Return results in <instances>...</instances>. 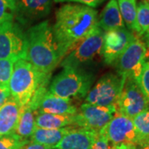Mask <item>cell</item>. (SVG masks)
<instances>
[{"label":"cell","instance_id":"cell-1","mask_svg":"<svg viewBox=\"0 0 149 149\" xmlns=\"http://www.w3.org/2000/svg\"><path fill=\"white\" fill-rule=\"evenodd\" d=\"M98 25L97 11L87 6L67 3L56 13L52 28L61 60Z\"/></svg>","mask_w":149,"mask_h":149},{"label":"cell","instance_id":"cell-2","mask_svg":"<svg viewBox=\"0 0 149 149\" xmlns=\"http://www.w3.org/2000/svg\"><path fill=\"white\" fill-rule=\"evenodd\" d=\"M26 35V55L28 62L46 75H50L61 58L52 28L47 21L30 27Z\"/></svg>","mask_w":149,"mask_h":149},{"label":"cell","instance_id":"cell-3","mask_svg":"<svg viewBox=\"0 0 149 149\" xmlns=\"http://www.w3.org/2000/svg\"><path fill=\"white\" fill-rule=\"evenodd\" d=\"M48 78L26 59H19L14 62L8 84L10 96L20 106H24L31 101L37 90L47 82Z\"/></svg>","mask_w":149,"mask_h":149},{"label":"cell","instance_id":"cell-4","mask_svg":"<svg viewBox=\"0 0 149 149\" xmlns=\"http://www.w3.org/2000/svg\"><path fill=\"white\" fill-rule=\"evenodd\" d=\"M93 78L79 68H64L52 81L49 92L65 99L81 98L91 90Z\"/></svg>","mask_w":149,"mask_h":149},{"label":"cell","instance_id":"cell-5","mask_svg":"<svg viewBox=\"0 0 149 149\" xmlns=\"http://www.w3.org/2000/svg\"><path fill=\"white\" fill-rule=\"evenodd\" d=\"M104 31L98 25L78 42L60 62L63 68H79L80 65L102 56Z\"/></svg>","mask_w":149,"mask_h":149},{"label":"cell","instance_id":"cell-6","mask_svg":"<svg viewBox=\"0 0 149 149\" xmlns=\"http://www.w3.org/2000/svg\"><path fill=\"white\" fill-rule=\"evenodd\" d=\"M125 76L109 73L104 75L85 96L87 104L103 107L115 106Z\"/></svg>","mask_w":149,"mask_h":149},{"label":"cell","instance_id":"cell-7","mask_svg":"<svg viewBox=\"0 0 149 149\" xmlns=\"http://www.w3.org/2000/svg\"><path fill=\"white\" fill-rule=\"evenodd\" d=\"M117 113L133 118L149 108V102L139 83L132 77L125 76L120 95L116 102Z\"/></svg>","mask_w":149,"mask_h":149},{"label":"cell","instance_id":"cell-8","mask_svg":"<svg viewBox=\"0 0 149 149\" xmlns=\"http://www.w3.org/2000/svg\"><path fill=\"white\" fill-rule=\"evenodd\" d=\"M26 35L13 21L0 25V59H25Z\"/></svg>","mask_w":149,"mask_h":149},{"label":"cell","instance_id":"cell-9","mask_svg":"<svg viewBox=\"0 0 149 149\" xmlns=\"http://www.w3.org/2000/svg\"><path fill=\"white\" fill-rule=\"evenodd\" d=\"M148 48L143 41L137 35L129 43L115 62L118 74L132 77L138 82L146 61Z\"/></svg>","mask_w":149,"mask_h":149},{"label":"cell","instance_id":"cell-10","mask_svg":"<svg viewBox=\"0 0 149 149\" xmlns=\"http://www.w3.org/2000/svg\"><path fill=\"white\" fill-rule=\"evenodd\" d=\"M99 133L104 135L113 148L132 145L139 146V138L132 118L117 112Z\"/></svg>","mask_w":149,"mask_h":149},{"label":"cell","instance_id":"cell-11","mask_svg":"<svg viewBox=\"0 0 149 149\" xmlns=\"http://www.w3.org/2000/svg\"><path fill=\"white\" fill-rule=\"evenodd\" d=\"M116 106L103 107L85 103L74 115V124L100 133L114 116Z\"/></svg>","mask_w":149,"mask_h":149},{"label":"cell","instance_id":"cell-12","mask_svg":"<svg viewBox=\"0 0 149 149\" xmlns=\"http://www.w3.org/2000/svg\"><path fill=\"white\" fill-rule=\"evenodd\" d=\"M134 37L135 34L126 27L104 32L102 56L104 62L108 65L114 64Z\"/></svg>","mask_w":149,"mask_h":149},{"label":"cell","instance_id":"cell-13","mask_svg":"<svg viewBox=\"0 0 149 149\" xmlns=\"http://www.w3.org/2000/svg\"><path fill=\"white\" fill-rule=\"evenodd\" d=\"M53 0H17L15 17L22 22L28 23L47 16Z\"/></svg>","mask_w":149,"mask_h":149},{"label":"cell","instance_id":"cell-14","mask_svg":"<svg viewBox=\"0 0 149 149\" xmlns=\"http://www.w3.org/2000/svg\"><path fill=\"white\" fill-rule=\"evenodd\" d=\"M76 112L77 108L71 100L54 95L49 91L42 96L37 106V113L74 116Z\"/></svg>","mask_w":149,"mask_h":149},{"label":"cell","instance_id":"cell-15","mask_svg":"<svg viewBox=\"0 0 149 149\" xmlns=\"http://www.w3.org/2000/svg\"><path fill=\"white\" fill-rule=\"evenodd\" d=\"M99 133L85 128H72L54 149H91Z\"/></svg>","mask_w":149,"mask_h":149},{"label":"cell","instance_id":"cell-16","mask_svg":"<svg viewBox=\"0 0 149 149\" xmlns=\"http://www.w3.org/2000/svg\"><path fill=\"white\" fill-rule=\"evenodd\" d=\"M21 106L12 97L0 108V136L14 133Z\"/></svg>","mask_w":149,"mask_h":149},{"label":"cell","instance_id":"cell-17","mask_svg":"<svg viewBox=\"0 0 149 149\" xmlns=\"http://www.w3.org/2000/svg\"><path fill=\"white\" fill-rule=\"evenodd\" d=\"M98 26L104 32L125 27L117 0H109L107 3L98 20Z\"/></svg>","mask_w":149,"mask_h":149},{"label":"cell","instance_id":"cell-18","mask_svg":"<svg viewBox=\"0 0 149 149\" xmlns=\"http://www.w3.org/2000/svg\"><path fill=\"white\" fill-rule=\"evenodd\" d=\"M37 114V110L34 109L29 104L21 107L18 121L13 133L23 140H27L31 138L36 128L35 121Z\"/></svg>","mask_w":149,"mask_h":149},{"label":"cell","instance_id":"cell-19","mask_svg":"<svg viewBox=\"0 0 149 149\" xmlns=\"http://www.w3.org/2000/svg\"><path fill=\"white\" fill-rule=\"evenodd\" d=\"M71 129H72L71 127H65L57 129L35 128L30 138L31 139L30 141L33 143L46 145L53 148Z\"/></svg>","mask_w":149,"mask_h":149},{"label":"cell","instance_id":"cell-20","mask_svg":"<svg viewBox=\"0 0 149 149\" xmlns=\"http://www.w3.org/2000/svg\"><path fill=\"white\" fill-rule=\"evenodd\" d=\"M35 124L36 128H62L74 124V116L52 114L47 113H37Z\"/></svg>","mask_w":149,"mask_h":149},{"label":"cell","instance_id":"cell-21","mask_svg":"<svg viewBox=\"0 0 149 149\" xmlns=\"http://www.w3.org/2000/svg\"><path fill=\"white\" fill-rule=\"evenodd\" d=\"M135 35L145 44L149 40V3L148 0H137Z\"/></svg>","mask_w":149,"mask_h":149},{"label":"cell","instance_id":"cell-22","mask_svg":"<svg viewBox=\"0 0 149 149\" xmlns=\"http://www.w3.org/2000/svg\"><path fill=\"white\" fill-rule=\"evenodd\" d=\"M123 22L127 29L131 32H135L136 15H137V0H117Z\"/></svg>","mask_w":149,"mask_h":149},{"label":"cell","instance_id":"cell-23","mask_svg":"<svg viewBox=\"0 0 149 149\" xmlns=\"http://www.w3.org/2000/svg\"><path fill=\"white\" fill-rule=\"evenodd\" d=\"M132 120L139 138V147H142L149 139V108L139 113Z\"/></svg>","mask_w":149,"mask_h":149},{"label":"cell","instance_id":"cell-24","mask_svg":"<svg viewBox=\"0 0 149 149\" xmlns=\"http://www.w3.org/2000/svg\"><path fill=\"white\" fill-rule=\"evenodd\" d=\"M17 8V0H0V25L13 21Z\"/></svg>","mask_w":149,"mask_h":149},{"label":"cell","instance_id":"cell-25","mask_svg":"<svg viewBox=\"0 0 149 149\" xmlns=\"http://www.w3.org/2000/svg\"><path fill=\"white\" fill-rule=\"evenodd\" d=\"M15 61L0 59V86L8 87Z\"/></svg>","mask_w":149,"mask_h":149},{"label":"cell","instance_id":"cell-26","mask_svg":"<svg viewBox=\"0 0 149 149\" xmlns=\"http://www.w3.org/2000/svg\"><path fill=\"white\" fill-rule=\"evenodd\" d=\"M17 137L14 133L0 136V149H20L27 142Z\"/></svg>","mask_w":149,"mask_h":149},{"label":"cell","instance_id":"cell-27","mask_svg":"<svg viewBox=\"0 0 149 149\" xmlns=\"http://www.w3.org/2000/svg\"><path fill=\"white\" fill-rule=\"evenodd\" d=\"M138 83L143 95L149 102V61L144 62Z\"/></svg>","mask_w":149,"mask_h":149},{"label":"cell","instance_id":"cell-28","mask_svg":"<svg viewBox=\"0 0 149 149\" xmlns=\"http://www.w3.org/2000/svg\"><path fill=\"white\" fill-rule=\"evenodd\" d=\"M55 3H65V2H69V3H77L79 4L87 6L90 8H96L100 4H101L105 0H53Z\"/></svg>","mask_w":149,"mask_h":149},{"label":"cell","instance_id":"cell-29","mask_svg":"<svg viewBox=\"0 0 149 149\" xmlns=\"http://www.w3.org/2000/svg\"><path fill=\"white\" fill-rule=\"evenodd\" d=\"M91 149H112V147L108 139L104 135L99 133Z\"/></svg>","mask_w":149,"mask_h":149},{"label":"cell","instance_id":"cell-30","mask_svg":"<svg viewBox=\"0 0 149 149\" xmlns=\"http://www.w3.org/2000/svg\"><path fill=\"white\" fill-rule=\"evenodd\" d=\"M20 149H52L51 147H48L46 145L42 144L37 143H33L30 140H27L25 143L23 144L21 147Z\"/></svg>","mask_w":149,"mask_h":149},{"label":"cell","instance_id":"cell-31","mask_svg":"<svg viewBox=\"0 0 149 149\" xmlns=\"http://www.w3.org/2000/svg\"><path fill=\"white\" fill-rule=\"evenodd\" d=\"M10 97V92L8 87L0 86V108L8 101V100Z\"/></svg>","mask_w":149,"mask_h":149},{"label":"cell","instance_id":"cell-32","mask_svg":"<svg viewBox=\"0 0 149 149\" xmlns=\"http://www.w3.org/2000/svg\"><path fill=\"white\" fill-rule=\"evenodd\" d=\"M140 149H149V139L146 141V143L141 147Z\"/></svg>","mask_w":149,"mask_h":149},{"label":"cell","instance_id":"cell-33","mask_svg":"<svg viewBox=\"0 0 149 149\" xmlns=\"http://www.w3.org/2000/svg\"><path fill=\"white\" fill-rule=\"evenodd\" d=\"M130 149H140L138 148V146H134V147H133V148H131Z\"/></svg>","mask_w":149,"mask_h":149},{"label":"cell","instance_id":"cell-34","mask_svg":"<svg viewBox=\"0 0 149 149\" xmlns=\"http://www.w3.org/2000/svg\"><path fill=\"white\" fill-rule=\"evenodd\" d=\"M146 46H147V48H149V40L148 41V42L146 43Z\"/></svg>","mask_w":149,"mask_h":149},{"label":"cell","instance_id":"cell-35","mask_svg":"<svg viewBox=\"0 0 149 149\" xmlns=\"http://www.w3.org/2000/svg\"><path fill=\"white\" fill-rule=\"evenodd\" d=\"M148 3H149V0H148Z\"/></svg>","mask_w":149,"mask_h":149},{"label":"cell","instance_id":"cell-36","mask_svg":"<svg viewBox=\"0 0 149 149\" xmlns=\"http://www.w3.org/2000/svg\"><path fill=\"white\" fill-rule=\"evenodd\" d=\"M148 49H149V48H148Z\"/></svg>","mask_w":149,"mask_h":149}]
</instances>
